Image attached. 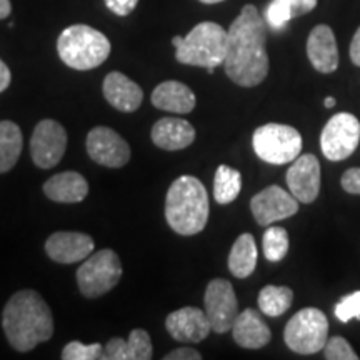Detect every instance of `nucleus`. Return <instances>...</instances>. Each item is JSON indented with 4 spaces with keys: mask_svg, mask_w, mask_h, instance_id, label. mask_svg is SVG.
Returning a JSON list of instances; mask_svg holds the SVG:
<instances>
[{
    "mask_svg": "<svg viewBox=\"0 0 360 360\" xmlns=\"http://www.w3.org/2000/svg\"><path fill=\"white\" fill-rule=\"evenodd\" d=\"M67 148V132L57 120L45 119L35 125L30 139V157L40 169L56 167Z\"/></svg>",
    "mask_w": 360,
    "mask_h": 360,
    "instance_id": "nucleus-11",
    "label": "nucleus"
},
{
    "mask_svg": "<svg viewBox=\"0 0 360 360\" xmlns=\"http://www.w3.org/2000/svg\"><path fill=\"white\" fill-rule=\"evenodd\" d=\"M335 317L340 322H349L352 319H360V290L345 295L334 309Z\"/></svg>",
    "mask_w": 360,
    "mask_h": 360,
    "instance_id": "nucleus-32",
    "label": "nucleus"
},
{
    "mask_svg": "<svg viewBox=\"0 0 360 360\" xmlns=\"http://www.w3.org/2000/svg\"><path fill=\"white\" fill-rule=\"evenodd\" d=\"M229 270L237 278H247L257 267V244L252 233H242L229 254Z\"/></svg>",
    "mask_w": 360,
    "mask_h": 360,
    "instance_id": "nucleus-24",
    "label": "nucleus"
},
{
    "mask_svg": "<svg viewBox=\"0 0 360 360\" xmlns=\"http://www.w3.org/2000/svg\"><path fill=\"white\" fill-rule=\"evenodd\" d=\"M102 90L105 101L114 109L125 112V114L137 110L143 101L141 85L135 84L132 79H129L122 72H110V74H107Z\"/></svg>",
    "mask_w": 360,
    "mask_h": 360,
    "instance_id": "nucleus-19",
    "label": "nucleus"
},
{
    "mask_svg": "<svg viewBox=\"0 0 360 360\" xmlns=\"http://www.w3.org/2000/svg\"><path fill=\"white\" fill-rule=\"evenodd\" d=\"M195 129L186 119H179V117H164V119L157 120L152 127L150 137L152 142L162 150H184L188 146H192L195 141Z\"/></svg>",
    "mask_w": 360,
    "mask_h": 360,
    "instance_id": "nucleus-18",
    "label": "nucleus"
},
{
    "mask_svg": "<svg viewBox=\"0 0 360 360\" xmlns=\"http://www.w3.org/2000/svg\"><path fill=\"white\" fill-rule=\"evenodd\" d=\"M342 188L352 195H360V167H352L345 170L342 175Z\"/></svg>",
    "mask_w": 360,
    "mask_h": 360,
    "instance_id": "nucleus-33",
    "label": "nucleus"
},
{
    "mask_svg": "<svg viewBox=\"0 0 360 360\" xmlns=\"http://www.w3.org/2000/svg\"><path fill=\"white\" fill-rule=\"evenodd\" d=\"M210 215L209 193L193 175L175 179L165 197V220L179 236H195L205 229Z\"/></svg>",
    "mask_w": 360,
    "mask_h": 360,
    "instance_id": "nucleus-3",
    "label": "nucleus"
},
{
    "mask_svg": "<svg viewBox=\"0 0 360 360\" xmlns=\"http://www.w3.org/2000/svg\"><path fill=\"white\" fill-rule=\"evenodd\" d=\"M152 354L150 335L143 328H134L127 340L114 337L103 347V360H148Z\"/></svg>",
    "mask_w": 360,
    "mask_h": 360,
    "instance_id": "nucleus-21",
    "label": "nucleus"
},
{
    "mask_svg": "<svg viewBox=\"0 0 360 360\" xmlns=\"http://www.w3.org/2000/svg\"><path fill=\"white\" fill-rule=\"evenodd\" d=\"M267 32L257 7L247 4L227 30L225 74L240 87H257L269 75Z\"/></svg>",
    "mask_w": 360,
    "mask_h": 360,
    "instance_id": "nucleus-1",
    "label": "nucleus"
},
{
    "mask_svg": "<svg viewBox=\"0 0 360 360\" xmlns=\"http://www.w3.org/2000/svg\"><path fill=\"white\" fill-rule=\"evenodd\" d=\"M12 82V74H11V69L6 65V62L0 58V92H4V90H7L8 85Z\"/></svg>",
    "mask_w": 360,
    "mask_h": 360,
    "instance_id": "nucleus-38",
    "label": "nucleus"
},
{
    "mask_svg": "<svg viewBox=\"0 0 360 360\" xmlns=\"http://www.w3.org/2000/svg\"><path fill=\"white\" fill-rule=\"evenodd\" d=\"M360 143V122L354 114L339 112L326 124L321 134V148L326 159L340 162L349 159Z\"/></svg>",
    "mask_w": 360,
    "mask_h": 360,
    "instance_id": "nucleus-9",
    "label": "nucleus"
},
{
    "mask_svg": "<svg viewBox=\"0 0 360 360\" xmlns=\"http://www.w3.org/2000/svg\"><path fill=\"white\" fill-rule=\"evenodd\" d=\"M323 357L327 360H357L359 355L354 352V349L344 337L335 335L327 340L326 347H323Z\"/></svg>",
    "mask_w": 360,
    "mask_h": 360,
    "instance_id": "nucleus-31",
    "label": "nucleus"
},
{
    "mask_svg": "<svg viewBox=\"0 0 360 360\" xmlns=\"http://www.w3.org/2000/svg\"><path fill=\"white\" fill-rule=\"evenodd\" d=\"M202 4H207V6H212V4H219V2H224V0H199Z\"/></svg>",
    "mask_w": 360,
    "mask_h": 360,
    "instance_id": "nucleus-41",
    "label": "nucleus"
},
{
    "mask_svg": "<svg viewBox=\"0 0 360 360\" xmlns=\"http://www.w3.org/2000/svg\"><path fill=\"white\" fill-rule=\"evenodd\" d=\"M350 60L357 67H360V27L357 29V32L354 34L352 42H350Z\"/></svg>",
    "mask_w": 360,
    "mask_h": 360,
    "instance_id": "nucleus-37",
    "label": "nucleus"
},
{
    "mask_svg": "<svg viewBox=\"0 0 360 360\" xmlns=\"http://www.w3.org/2000/svg\"><path fill=\"white\" fill-rule=\"evenodd\" d=\"M323 105H326L327 109H332V107H335V98L334 97H327L326 102H323Z\"/></svg>",
    "mask_w": 360,
    "mask_h": 360,
    "instance_id": "nucleus-40",
    "label": "nucleus"
},
{
    "mask_svg": "<svg viewBox=\"0 0 360 360\" xmlns=\"http://www.w3.org/2000/svg\"><path fill=\"white\" fill-rule=\"evenodd\" d=\"M252 147L267 164H290L302 152V135L290 125L265 124L254 132Z\"/></svg>",
    "mask_w": 360,
    "mask_h": 360,
    "instance_id": "nucleus-6",
    "label": "nucleus"
},
{
    "mask_svg": "<svg viewBox=\"0 0 360 360\" xmlns=\"http://www.w3.org/2000/svg\"><path fill=\"white\" fill-rule=\"evenodd\" d=\"M85 147L90 159L109 169H120L129 164L130 146L120 134L110 127H94L87 135Z\"/></svg>",
    "mask_w": 360,
    "mask_h": 360,
    "instance_id": "nucleus-12",
    "label": "nucleus"
},
{
    "mask_svg": "<svg viewBox=\"0 0 360 360\" xmlns=\"http://www.w3.org/2000/svg\"><path fill=\"white\" fill-rule=\"evenodd\" d=\"M152 105L159 110L174 114H188L195 109L197 98L186 84L167 80L157 85L152 92Z\"/></svg>",
    "mask_w": 360,
    "mask_h": 360,
    "instance_id": "nucleus-23",
    "label": "nucleus"
},
{
    "mask_svg": "<svg viewBox=\"0 0 360 360\" xmlns=\"http://www.w3.org/2000/svg\"><path fill=\"white\" fill-rule=\"evenodd\" d=\"M120 277H122V264L119 255L110 249H102L96 254H90L79 267V290L85 299H97L114 289Z\"/></svg>",
    "mask_w": 360,
    "mask_h": 360,
    "instance_id": "nucleus-8",
    "label": "nucleus"
},
{
    "mask_svg": "<svg viewBox=\"0 0 360 360\" xmlns=\"http://www.w3.org/2000/svg\"><path fill=\"white\" fill-rule=\"evenodd\" d=\"M307 56L312 67L321 74H332L339 67V49L334 30L326 24L314 27L307 39Z\"/></svg>",
    "mask_w": 360,
    "mask_h": 360,
    "instance_id": "nucleus-17",
    "label": "nucleus"
},
{
    "mask_svg": "<svg viewBox=\"0 0 360 360\" xmlns=\"http://www.w3.org/2000/svg\"><path fill=\"white\" fill-rule=\"evenodd\" d=\"M64 360H103L102 344H82L74 340L62 350Z\"/></svg>",
    "mask_w": 360,
    "mask_h": 360,
    "instance_id": "nucleus-30",
    "label": "nucleus"
},
{
    "mask_svg": "<svg viewBox=\"0 0 360 360\" xmlns=\"http://www.w3.org/2000/svg\"><path fill=\"white\" fill-rule=\"evenodd\" d=\"M260 312L269 317H281L292 307L294 292L285 285H265L259 294Z\"/></svg>",
    "mask_w": 360,
    "mask_h": 360,
    "instance_id": "nucleus-26",
    "label": "nucleus"
},
{
    "mask_svg": "<svg viewBox=\"0 0 360 360\" xmlns=\"http://www.w3.org/2000/svg\"><path fill=\"white\" fill-rule=\"evenodd\" d=\"M12 12V6L11 0H0V20L7 19Z\"/></svg>",
    "mask_w": 360,
    "mask_h": 360,
    "instance_id": "nucleus-39",
    "label": "nucleus"
},
{
    "mask_svg": "<svg viewBox=\"0 0 360 360\" xmlns=\"http://www.w3.org/2000/svg\"><path fill=\"white\" fill-rule=\"evenodd\" d=\"M103 2H105L107 8H109L110 12H114L115 15L125 17L134 12V8L137 7L139 0H103Z\"/></svg>",
    "mask_w": 360,
    "mask_h": 360,
    "instance_id": "nucleus-34",
    "label": "nucleus"
},
{
    "mask_svg": "<svg viewBox=\"0 0 360 360\" xmlns=\"http://www.w3.org/2000/svg\"><path fill=\"white\" fill-rule=\"evenodd\" d=\"M287 187L302 204H312L321 192V164L314 154H302L287 170Z\"/></svg>",
    "mask_w": 360,
    "mask_h": 360,
    "instance_id": "nucleus-14",
    "label": "nucleus"
},
{
    "mask_svg": "<svg viewBox=\"0 0 360 360\" xmlns=\"http://www.w3.org/2000/svg\"><path fill=\"white\" fill-rule=\"evenodd\" d=\"M294 19L290 0H272L265 11V22L274 30H282L289 22Z\"/></svg>",
    "mask_w": 360,
    "mask_h": 360,
    "instance_id": "nucleus-29",
    "label": "nucleus"
},
{
    "mask_svg": "<svg viewBox=\"0 0 360 360\" xmlns=\"http://www.w3.org/2000/svg\"><path fill=\"white\" fill-rule=\"evenodd\" d=\"M205 314L209 317L212 330L225 334L232 330L238 315V302L236 290L227 278H214L209 282L204 295Z\"/></svg>",
    "mask_w": 360,
    "mask_h": 360,
    "instance_id": "nucleus-10",
    "label": "nucleus"
},
{
    "mask_svg": "<svg viewBox=\"0 0 360 360\" xmlns=\"http://www.w3.org/2000/svg\"><path fill=\"white\" fill-rule=\"evenodd\" d=\"M175 58L184 65L215 69L222 65L227 53V30L215 22H200L187 37L172 39Z\"/></svg>",
    "mask_w": 360,
    "mask_h": 360,
    "instance_id": "nucleus-4",
    "label": "nucleus"
},
{
    "mask_svg": "<svg viewBox=\"0 0 360 360\" xmlns=\"http://www.w3.org/2000/svg\"><path fill=\"white\" fill-rule=\"evenodd\" d=\"M57 52L60 60L70 69L92 70L110 56V42L101 30L75 24L58 35Z\"/></svg>",
    "mask_w": 360,
    "mask_h": 360,
    "instance_id": "nucleus-5",
    "label": "nucleus"
},
{
    "mask_svg": "<svg viewBox=\"0 0 360 360\" xmlns=\"http://www.w3.org/2000/svg\"><path fill=\"white\" fill-rule=\"evenodd\" d=\"M250 210L259 225L269 227L299 212V200L292 195L290 191H283L278 186H269L252 197Z\"/></svg>",
    "mask_w": 360,
    "mask_h": 360,
    "instance_id": "nucleus-13",
    "label": "nucleus"
},
{
    "mask_svg": "<svg viewBox=\"0 0 360 360\" xmlns=\"http://www.w3.org/2000/svg\"><path fill=\"white\" fill-rule=\"evenodd\" d=\"M22 147H24V139L19 125L11 120L0 122V174L15 167L22 154Z\"/></svg>",
    "mask_w": 360,
    "mask_h": 360,
    "instance_id": "nucleus-25",
    "label": "nucleus"
},
{
    "mask_svg": "<svg viewBox=\"0 0 360 360\" xmlns=\"http://www.w3.org/2000/svg\"><path fill=\"white\" fill-rule=\"evenodd\" d=\"M92 237L82 232H56L45 242V252L57 264H75L94 252Z\"/></svg>",
    "mask_w": 360,
    "mask_h": 360,
    "instance_id": "nucleus-16",
    "label": "nucleus"
},
{
    "mask_svg": "<svg viewBox=\"0 0 360 360\" xmlns=\"http://www.w3.org/2000/svg\"><path fill=\"white\" fill-rule=\"evenodd\" d=\"M200 359H202L200 352H197L195 349H191V347L175 349L164 357V360H200Z\"/></svg>",
    "mask_w": 360,
    "mask_h": 360,
    "instance_id": "nucleus-35",
    "label": "nucleus"
},
{
    "mask_svg": "<svg viewBox=\"0 0 360 360\" xmlns=\"http://www.w3.org/2000/svg\"><path fill=\"white\" fill-rule=\"evenodd\" d=\"M242 191V174L229 165H219L214 177V199L220 205L232 204Z\"/></svg>",
    "mask_w": 360,
    "mask_h": 360,
    "instance_id": "nucleus-27",
    "label": "nucleus"
},
{
    "mask_svg": "<svg viewBox=\"0 0 360 360\" xmlns=\"http://www.w3.org/2000/svg\"><path fill=\"white\" fill-rule=\"evenodd\" d=\"M294 17H300L304 13L312 12L317 7V0H290Z\"/></svg>",
    "mask_w": 360,
    "mask_h": 360,
    "instance_id": "nucleus-36",
    "label": "nucleus"
},
{
    "mask_svg": "<svg viewBox=\"0 0 360 360\" xmlns=\"http://www.w3.org/2000/svg\"><path fill=\"white\" fill-rule=\"evenodd\" d=\"M2 327L13 349L29 352L39 344L52 339V310L39 292L30 289L19 290L4 307Z\"/></svg>",
    "mask_w": 360,
    "mask_h": 360,
    "instance_id": "nucleus-2",
    "label": "nucleus"
},
{
    "mask_svg": "<svg viewBox=\"0 0 360 360\" xmlns=\"http://www.w3.org/2000/svg\"><path fill=\"white\" fill-rule=\"evenodd\" d=\"M283 340L292 352L310 355L323 350L328 340V321L322 310L307 307L299 310L287 322Z\"/></svg>",
    "mask_w": 360,
    "mask_h": 360,
    "instance_id": "nucleus-7",
    "label": "nucleus"
},
{
    "mask_svg": "<svg viewBox=\"0 0 360 360\" xmlns=\"http://www.w3.org/2000/svg\"><path fill=\"white\" fill-rule=\"evenodd\" d=\"M232 335L242 349H262L272 339L270 328L257 310L245 309L237 315L232 326Z\"/></svg>",
    "mask_w": 360,
    "mask_h": 360,
    "instance_id": "nucleus-20",
    "label": "nucleus"
},
{
    "mask_svg": "<svg viewBox=\"0 0 360 360\" xmlns=\"http://www.w3.org/2000/svg\"><path fill=\"white\" fill-rule=\"evenodd\" d=\"M165 327L175 340L184 344H199L209 337L212 326L205 310L197 307H182L174 310L165 319Z\"/></svg>",
    "mask_w": 360,
    "mask_h": 360,
    "instance_id": "nucleus-15",
    "label": "nucleus"
},
{
    "mask_svg": "<svg viewBox=\"0 0 360 360\" xmlns=\"http://www.w3.org/2000/svg\"><path fill=\"white\" fill-rule=\"evenodd\" d=\"M44 193L58 204H79L87 197L89 182L82 174L69 170L52 175L44 184Z\"/></svg>",
    "mask_w": 360,
    "mask_h": 360,
    "instance_id": "nucleus-22",
    "label": "nucleus"
},
{
    "mask_svg": "<svg viewBox=\"0 0 360 360\" xmlns=\"http://www.w3.org/2000/svg\"><path fill=\"white\" fill-rule=\"evenodd\" d=\"M262 247L265 259L269 262H281L287 255V252H289V233H287L285 229L278 227V225H269L267 231L264 233Z\"/></svg>",
    "mask_w": 360,
    "mask_h": 360,
    "instance_id": "nucleus-28",
    "label": "nucleus"
}]
</instances>
